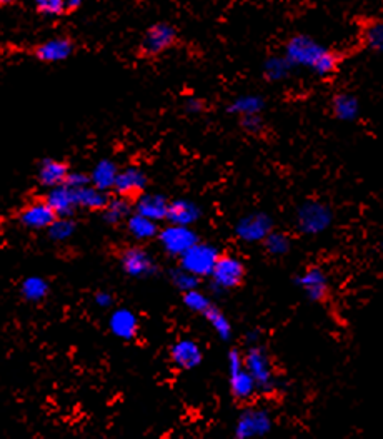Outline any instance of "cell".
<instances>
[{
  "instance_id": "obj_10",
  "label": "cell",
  "mask_w": 383,
  "mask_h": 439,
  "mask_svg": "<svg viewBox=\"0 0 383 439\" xmlns=\"http://www.w3.org/2000/svg\"><path fill=\"white\" fill-rule=\"evenodd\" d=\"M330 210L327 205L320 203H306L299 209L297 214V224L299 229L305 234H318L325 231L330 224Z\"/></svg>"
},
{
  "instance_id": "obj_18",
  "label": "cell",
  "mask_w": 383,
  "mask_h": 439,
  "mask_svg": "<svg viewBox=\"0 0 383 439\" xmlns=\"http://www.w3.org/2000/svg\"><path fill=\"white\" fill-rule=\"evenodd\" d=\"M45 201H47L48 205L56 210V214L58 217L72 216V212H74V209L77 208L74 189L67 187L65 184L52 187V191L48 192L47 197H45Z\"/></svg>"
},
{
  "instance_id": "obj_37",
  "label": "cell",
  "mask_w": 383,
  "mask_h": 439,
  "mask_svg": "<svg viewBox=\"0 0 383 439\" xmlns=\"http://www.w3.org/2000/svg\"><path fill=\"white\" fill-rule=\"evenodd\" d=\"M72 227H74V224L62 221V217H58L51 226V234L56 239H64V237H67L72 232Z\"/></svg>"
},
{
  "instance_id": "obj_5",
  "label": "cell",
  "mask_w": 383,
  "mask_h": 439,
  "mask_svg": "<svg viewBox=\"0 0 383 439\" xmlns=\"http://www.w3.org/2000/svg\"><path fill=\"white\" fill-rule=\"evenodd\" d=\"M220 253L214 246L195 243L180 256V267L195 277H207L214 271Z\"/></svg>"
},
{
  "instance_id": "obj_26",
  "label": "cell",
  "mask_w": 383,
  "mask_h": 439,
  "mask_svg": "<svg viewBox=\"0 0 383 439\" xmlns=\"http://www.w3.org/2000/svg\"><path fill=\"white\" fill-rule=\"evenodd\" d=\"M292 69L294 67L287 61L285 56H270L264 62V75L270 82H278V80L288 77Z\"/></svg>"
},
{
  "instance_id": "obj_32",
  "label": "cell",
  "mask_w": 383,
  "mask_h": 439,
  "mask_svg": "<svg viewBox=\"0 0 383 439\" xmlns=\"http://www.w3.org/2000/svg\"><path fill=\"white\" fill-rule=\"evenodd\" d=\"M48 286L44 279H39V277H32V279H27L22 286V294L25 295L29 301H40V299L45 298L47 294Z\"/></svg>"
},
{
  "instance_id": "obj_2",
  "label": "cell",
  "mask_w": 383,
  "mask_h": 439,
  "mask_svg": "<svg viewBox=\"0 0 383 439\" xmlns=\"http://www.w3.org/2000/svg\"><path fill=\"white\" fill-rule=\"evenodd\" d=\"M243 366L254 378L259 393H272L275 388V364L264 346H252L243 354Z\"/></svg>"
},
{
  "instance_id": "obj_12",
  "label": "cell",
  "mask_w": 383,
  "mask_h": 439,
  "mask_svg": "<svg viewBox=\"0 0 383 439\" xmlns=\"http://www.w3.org/2000/svg\"><path fill=\"white\" fill-rule=\"evenodd\" d=\"M160 243L167 253L174 256H182L187 249L198 243V237L190 227L187 226H170L160 232Z\"/></svg>"
},
{
  "instance_id": "obj_9",
  "label": "cell",
  "mask_w": 383,
  "mask_h": 439,
  "mask_svg": "<svg viewBox=\"0 0 383 439\" xmlns=\"http://www.w3.org/2000/svg\"><path fill=\"white\" fill-rule=\"evenodd\" d=\"M147 176L142 169L127 167L124 171H119L114 184V191L122 199H127L130 203H135L142 194H145Z\"/></svg>"
},
{
  "instance_id": "obj_11",
  "label": "cell",
  "mask_w": 383,
  "mask_h": 439,
  "mask_svg": "<svg viewBox=\"0 0 383 439\" xmlns=\"http://www.w3.org/2000/svg\"><path fill=\"white\" fill-rule=\"evenodd\" d=\"M272 428V421L267 411L257 409V407H247L237 421V438H252L264 436Z\"/></svg>"
},
{
  "instance_id": "obj_16",
  "label": "cell",
  "mask_w": 383,
  "mask_h": 439,
  "mask_svg": "<svg viewBox=\"0 0 383 439\" xmlns=\"http://www.w3.org/2000/svg\"><path fill=\"white\" fill-rule=\"evenodd\" d=\"M169 201L159 194H142L135 201V212L152 221H164L169 212Z\"/></svg>"
},
{
  "instance_id": "obj_19",
  "label": "cell",
  "mask_w": 383,
  "mask_h": 439,
  "mask_svg": "<svg viewBox=\"0 0 383 439\" xmlns=\"http://www.w3.org/2000/svg\"><path fill=\"white\" fill-rule=\"evenodd\" d=\"M202 216L200 209L197 204L188 203V201H175L169 204V212H167V221L174 226H192Z\"/></svg>"
},
{
  "instance_id": "obj_27",
  "label": "cell",
  "mask_w": 383,
  "mask_h": 439,
  "mask_svg": "<svg viewBox=\"0 0 383 439\" xmlns=\"http://www.w3.org/2000/svg\"><path fill=\"white\" fill-rule=\"evenodd\" d=\"M127 227H129L130 234H132L134 237H137V239H141V241L152 239V237H155L157 234H159V229H157L155 221H152V219H148V217H143L137 212H135L134 216L129 217Z\"/></svg>"
},
{
  "instance_id": "obj_39",
  "label": "cell",
  "mask_w": 383,
  "mask_h": 439,
  "mask_svg": "<svg viewBox=\"0 0 383 439\" xmlns=\"http://www.w3.org/2000/svg\"><path fill=\"white\" fill-rule=\"evenodd\" d=\"M186 110L188 112V114H202V112L205 110V102L202 101V98L198 97H190L186 101Z\"/></svg>"
},
{
  "instance_id": "obj_7",
  "label": "cell",
  "mask_w": 383,
  "mask_h": 439,
  "mask_svg": "<svg viewBox=\"0 0 383 439\" xmlns=\"http://www.w3.org/2000/svg\"><path fill=\"white\" fill-rule=\"evenodd\" d=\"M299 286L306 294V298L313 303H327L330 299L332 288L328 276L323 269L317 266L306 267L299 277Z\"/></svg>"
},
{
  "instance_id": "obj_25",
  "label": "cell",
  "mask_w": 383,
  "mask_h": 439,
  "mask_svg": "<svg viewBox=\"0 0 383 439\" xmlns=\"http://www.w3.org/2000/svg\"><path fill=\"white\" fill-rule=\"evenodd\" d=\"M110 328L117 336H120V338L130 339L137 334V329H138L137 317H135L130 311L122 309V311H117L115 314L112 316Z\"/></svg>"
},
{
  "instance_id": "obj_3",
  "label": "cell",
  "mask_w": 383,
  "mask_h": 439,
  "mask_svg": "<svg viewBox=\"0 0 383 439\" xmlns=\"http://www.w3.org/2000/svg\"><path fill=\"white\" fill-rule=\"evenodd\" d=\"M228 374H230V393L237 402H252L259 394L254 378L243 366V354L237 349L228 352Z\"/></svg>"
},
{
  "instance_id": "obj_15",
  "label": "cell",
  "mask_w": 383,
  "mask_h": 439,
  "mask_svg": "<svg viewBox=\"0 0 383 439\" xmlns=\"http://www.w3.org/2000/svg\"><path fill=\"white\" fill-rule=\"evenodd\" d=\"M72 52H74V44H72L70 39L56 37L40 44V46L35 49V57H37L39 61L47 62V64H53V62H62L69 59Z\"/></svg>"
},
{
  "instance_id": "obj_29",
  "label": "cell",
  "mask_w": 383,
  "mask_h": 439,
  "mask_svg": "<svg viewBox=\"0 0 383 439\" xmlns=\"http://www.w3.org/2000/svg\"><path fill=\"white\" fill-rule=\"evenodd\" d=\"M202 316H204L205 319L210 322L212 328L217 331V334L223 339V341L230 339V334H232V324H230L228 317L225 316L223 312L220 311V309H217L214 306V304H212V306L207 309V311Z\"/></svg>"
},
{
  "instance_id": "obj_13",
  "label": "cell",
  "mask_w": 383,
  "mask_h": 439,
  "mask_svg": "<svg viewBox=\"0 0 383 439\" xmlns=\"http://www.w3.org/2000/svg\"><path fill=\"white\" fill-rule=\"evenodd\" d=\"M20 222L27 227H32V229H45V227H51L53 222L57 221L58 216L56 214L48 203L45 199L32 201L30 204H27L19 214Z\"/></svg>"
},
{
  "instance_id": "obj_36",
  "label": "cell",
  "mask_w": 383,
  "mask_h": 439,
  "mask_svg": "<svg viewBox=\"0 0 383 439\" xmlns=\"http://www.w3.org/2000/svg\"><path fill=\"white\" fill-rule=\"evenodd\" d=\"M197 279H198V277L192 276L190 272L183 271L182 267H180V271L174 272V282H175V284L178 286L180 289L183 291V293H186V291L195 289V286H197Z\"/></svg>"
},
{
  "instance_id": "obj_41",
  "label": "cell",
  "mask_w": 383,
  "mask_h": 439,
  "mask_svg": "<svg viewBox=\"0 0 383 439\" xmlns=\"http://www.w3.org/2000/svg\"><path fill=\"white\" fill-rule=\"evenodd\" d=\"M97 301H98V303H100V304H102V306H105V304H110V301H112V299H110V295H105V294H102V295H98V298H97Z\"/></svg>"
},
{
  "instance_id": "obj_24",
  "label": "cell",
  "mask_w": 383,
  "mask_h": 439,
  "mask_svg": "<svg viewBox=\"0 0 383 439\" xmlns=\"http://www.w3.org/2000/svg\"><path fill=\"white\" fill-rule=\"evenodd\" d=\"M270 232V219L265 216H255V217H247L240 226H238V234L243 239H247L249 243L252 241L265 239Z\"/></svg>"
},
{
  "instance_id": "obj_8",
  "label": "cell",
  "mask_w": 383,
  "mask_h": 439,
  "mask_svg": "<svg viewBox=\"0 0 383 439\" xmlns=\"http://www.w3.org/2000/svg\"><path fill=\"white\" fill-rule=\"evenodd\" d=\"M120 264L129 276L145 277L155 272V261L141 246H127L120 250Z\"/></svg>"
},
{
  "instance_id": "obj_14",
  "label": "cell",
  "mask_w": 383,
  "mask_h": 439,
  "mask_svg": "<svg viewBox=\"0 0 383 439\" xmlns=\"http://www.w3.org/2000/svg\"><path fill=\"white\" fill-rule=\"evenodd\" d=\"M170 360L180 369H193L204 360V354L195 341L182 339L170 348Z\"/></svg>"
},
{
  "instance_id": "obj_1",
  "label": "cell",
  "mask_w": 383,
  "mask_h": 439,
  "mask_svg": "<svg viewBox=\"0 0 383 439\" xmlns=\"http://www.w3.org/2000/svg\"><path fill=\"white\" fill-rule=\"evenodd\" d=\"M283 56L292 67H304L318 77H332L339 70L342 57L306 34H295L287 40Z\"/></svg>"
},
{
  "instance_id": "obj_22",
  "label": "cell",
  "mask_w": 383,
  "mask_h": 439,
  "mask_svg": "<svg viewBox=\"0 0 383 439\" xmlns=\"http://www.w3.org/2000/svg\"><path fill=\"white\" fill-rule=\"evenodd\" d=\"M117 174H119L117 165L109 159H103L93 169L92 176H90V184L100 191L114 189Z\"/></svg>"
},
{
  "instance_id": "obj_6",
  "label": "cell",
  "mask_w": 383,
  "mask_h": 439,
  "mask_svg": "<svg viewBox=\"0 0 383 439\" xmlns=\"http://www.w3.org/2000/svg\"><path fill=\"white\" fill-rule=\"evenodd\" d=\"M177 42V30L174 25L167 22H157L148 30L142 39V52L145 56H159V53L169 51L170 47Z\"/></svg>"
},
{
  "instance_id": "obj_28",
  "label": "cell",
  "mask_w": 383,
  "mask_h": 439,
  "mask_svg": "<svg viewBox=\"0 0 383 439\" xmlns=\"http://www.w3.org/2000/svg\"><path fill=\"white\" fill-rule=\"evenodd\" d=\"M362 40L368 51L383 53V19L373 20L365 27Z\"/></svg>"
},
{
  "instance_id": "obj_30",
  "label": "cell",
  "mask_w": 383,
  "mask_h": 439,
  "mask_svg": "<svg viewBox=\"0 0 383 439\" xmlns=\"http://www.w3.org/2000/svg\"><path fill=\"white\" fill-rule=\"evenodd\" d=\"M132 212V203L127 199H122V197H117V199H110L109 205L103 209V214H105V221L110 224H119L124 221V219L129 217V214Z\"/></svg>"
},
{
  "instance_id": "obj_17",
  "label": "cell",
  "mask_w": 383,
  "mask_h": 439,
  "mask_svg": "<svg viewBox=\"0 0 383 439\" xmlns=\"http://www.w3.org/2000/svg\"><path fill=\"white\" fill-rule=\"evenodd\" d=\"M332 114L344 122H353L360 115V101L350 92H337L330 102Z\"/></svg>"
},
{
  "instance_id": "obj_35",
  "label": "cell",
  "mask_w": 383,
  "mask_h": 439,
  "mask_svg": "<svg viewBox=\"0 0 383 439\" xmlns=\"http://www.w3.org/2000/svg\"><path fill=\"white\" fill-rule=\"evenodd\" d=\"M240 127L245 132L254 134V136H257V134L264 132V127H265L264 117L260 114L245 115V117H240Z\"/></svg>"
},
{
  "instance_id": "obj_34",
  "label": "cell",
  "mask_w": 383,
  "mask_h": 439,
  "mask_svg": "<svg viewBox=\"0 0 383 439\" xmlns=\"http://www.w3.org/2000/svg\"><path fill=\"white\" fill-rule=\"evenodd\" d=\"M265 246L272 254H283L288 250L290 241L283 234H278V232H268L267 237H265Z\"/></svg>"
},
{
  "instance_id": "obj_31",
  "label": "cell",
  "mask_w": 383,
  "mask_h": 439,
  "mask_svg": "<svg viewBox=\"0 0 383 439\" xmlns=\"http://www.w3.org/2000/svg\"><path fill=\"white\" fill-rule=\"evenodd\" d=\"M183 304H186L190 311L198 312V314H204L207 309L212 306L210 299L205 298V295L197 289H190L183 293Z\"/></svg>"
},
{
  "instance_id": "obj_38",
  "label": "cell",
  "mask_w": 383,
  "mask_h": 439,
  "mask_svg": "<svg viewBox=\"0 0 383 439\" xmlns=\"http://www.w3.org/2000/svg\"><path fill=\"white\" fill-rule=\"evenodd\" d=\"M89 184L90 177L79 172H69V176L65 179V186L70 187V189H80V187L89 186Z\"/></svg>"
},
{
  "instance_id": "obj_4",
  "label": "cell",
  "mask_w": 383,
  "mask_h": 439,
  "mask_svg": "<svg viewBox=\"0 0 383 439\" xmlns=\"http://www.w3.org/2000/svg\"><path fill=\"white\" fill-rule=\"evenodd\" d=\"M247 269L240 259L230 254H220L210 277L222 291H235L245 284Z\"/></svg>"
},
{
  "instance_id": "obj_40",
  "label": "cell",
  "mask_w": 383,
  "mask_h": 439,
  "mask_svg": "<svg viewBox=\"0 0 383 439\" xmlns=\"http://www.w3.org/2000/svg\"><path fill=\"white\" fill-rule=\"evenodd\" d=\"M84 2H85V0H65L67 8H70V11H74V8H79Z\"/></svg>"
},
{
  "instance_id": "obj_23",
  "label": "cell",
  "mask_w": 383,
  "mask_h": 439,
  "mask_svg": "<svg viewBox=\"0 0 383 439\" xmlns=\"http://www.w3.org/2000/svg\"><path fill=\"white\" fill-rule=\"evenodd\" d=\"M265 109V101L262 97L254 96V94H247V96L237 97L232 104L228 106V114H235L238 117H245V115H257L262 114Z\"/></svg>"
},
{
  "instance_id": "obj_21",
  "label": "cell",
  "mask_w": 383,
  "mask_h": 439,
  "mask_svg": "<svg viewBox=\"0 0 383 439\" xmlns=\"http://www.w3.org/2000/svg\"><path fill=\"white\" fill-rule=\"evenodd\" d=\"M69 176V165L56 159H45L39 171V181L42 186L57 187L65 184Z\"/></svg>"
},
{
  "instance_id": "obj_43",
  "label": "cell",
  "mask_w": 383,
  "mask_h": 439,
  "mask_svg": "<svg viewBox=\"0 0 383 439\" xmlns=\"http://www.w3.org/2000/svg\"><path fill=\"white\" fill-rule=\"evenodd\" d=\"M382 254H383V241H382Z\"/></svg>"
},
{
  "instance_id": "obj_42",
  "label": "cell",
  "mask_w": 383,
  "mask_h": 439,
  "mask_svg": "<svg viewBox=\"0 0 383 439\" xmlns=\"http://www.w3.org/2000/svg\"><path fill=\"white\" fill-rule=\"evenodd\" d=\"M12 0H0V7L2 6H8V4H11Z\"/></svg>"
},
{
  "instance_id": "obj_20",
  "label": "cell",
  "mask_w": 383,
  "mask_h": 439,
  "mask_svg": "<svg viewBox=\"0 0 383 439\" xmlns=\"http://www.w3.org/2000/svg\"><path fill=\"white\" fill-rule=\"evenodd\" d=\"M74 196L75 204L89 210H103L110 203V197L107 194V191L90 187V184L85 187H80V189H74Z\"/></svg>"
},
{
  "instance_id": "obj_33",
  "label": "cell",
  "mask_w": 383,
  "mask_h": 439,
  "mask_svg": "<svg viewBox=\"0 0 383 439\" xmlns=\"http://www.w3.org/2000/svg\"><path fill=\"white\" fill-rule=\"evenodd\" d=\"M35 8L47 17L62 15L67 8L65 0H35Z\"/></svg>"
}]
</instances>
